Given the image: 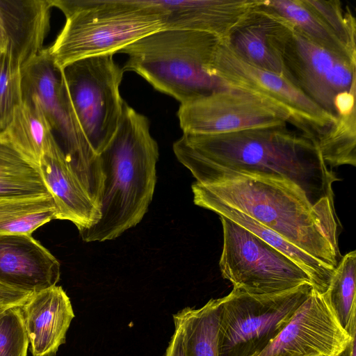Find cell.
I'll return each instance as SVG.
<instances>
[{
  "instance_id": "cell-1",
  "label": "cell",
  "mask_w": 356,
  "mask_h": 356,
  "mask_svg": "<svg viewBox=\"0 0 356 356\" xmlns=\"http://www.w3.org/2000/svg\"><path fill=\"white\" fill-rule=\"evenodd\" d=\"M196 181L193 202L234 209L270 229L292 245L335 269L341 255L334 205L314 204L293 182L275 177L232 171L191 157L177 158Z\"/></svg>"
},
{
  "instance_id": "cell-2",
  "label": "cell",
  "mask_w": 356,
  "mask_h": 356,
  "mask_svg": "<svg viewBox=\"0 0 356 356\" xmlns=\"http://www.w3.org/2000/svg\"><path fill=\"white\" fill-rule=\"evenodd\" d=\"M176 156L191 157L236 172L289 180L314 204H334L339 180L315 144L286 126L212 134H186L173 145Z\"/></svg>"
},
{
  "instance_id": "cell-3",
  "label": "cell",
  "mask_w": 356,
  "mask_h": 356,
  "mask_svg": "<svg viewBox=\"0 0 356 356\" xmlns=\"http://www.w3.org/2000/svg\"><path fill=\"white\" fill-rule=\"evenodd\" d=\"M99 158L104 177L100 218L79 232L86 242L114 239L146 213L154 195L159 159L148 119L124 102L116 131Z\"/></svg>"
},
{
  "instance_id": "cell-4",
  "label": "cell",
  "mask_w": 356,
  "mask_h": 356,
  "mask_svg": "<svg viewBox=\"0 0 356 356\" xmlns=\"http://www.w3.org/2000/svg\"><path fill=\"white\" fill-rule=\"evenodd\" d=\"M65 24L48 48L64 68L76 60L118 53L122 48L164 29L161 13L147 0H50Z\"/></svg>"
},
{
  "instance_id": "cell-5",
  "label": "cell",
  "mask_w": 356,
  "mask_h": 356,
  "mask_svg": "<svg viewBox=\"0 0 356 356\" xmlns=\"http://www.w3.org/2000/svg\"><path fill=\"white\" fill-rule=\"evenodd\" d=\"M220 41L213 35L184 29H162L119 51L128 55L122 67L145 79L181 104L227 87L207 66Z\"/></svg>"
},
{
  "instance_id": "cell-6",
  "label": "cell",
  "mask_w": 356,
  "mask_h": 356,
  "mask_svg": "<svg viewBox=\"0 0 356 356\" xmlns=\"http://www.w3.org/2000/svg\"><path fill=\"white\" fill-rule=\"evenodd\" d=\"M22 102L37 104L83 188L99 208L104 177L96 154L77 121L63 70L48 48L21 67Z\"/></svg>"
},
{
  "instance_id": "cell-7",
  "label": "cell",
  "mask_w": 356,
  "mask_h": 356,
  "mask_svg": "<svg viewBox=\"0 0 356 356\" xmlns=\"http://www.w3.org/2000/svg\"><path fill=\"white\" fill-rule=\"evenodd\" d=\"M62 70L77 121L99 155L114 136L121 118L124 101L120 86L124 72L113 54L84 58Z\"/></svg>"
},
{
  "instance_id": "cell-8",
  "label": "cell",
  "mask_w": 356,
  "mask_h": 356,
  "mask_svg": "<svg viewBox=\"0 0 356 356\" xmlns=\"http://www.w3.org/2000/svg\"><path fill=\"white\" fill-rule=\"evenodd\" d=\"M220 219L223 245L219 266L233 289L261 295L313 285L308 274L289 257L228 218Z\"/></svg>"
},
{
  "instance_id": "cell-9",
  "label": "cell",
  "mask_w": 356,
  "mask_h": 356,
  "mask_svg": "<svg viewBox=\"0 0 356 356\" xmlns=\"http://www.w3.org/2000/svg\"><path fill=\"white\" fill-rule=\"evenodd\" d=\"M272 13V12H271ZM274 44L290 80L321 108L337 117L334 99L356 86V63L312 42L272 13Z\"/></svg>"
},
{
  "instance_id": "cell-10",
  "label": "cell",
  "mask_w": 356,
  "mask_h": 356,
  "mask_svg": "<svg viewBox=\"0 0 356 356\" xmlns=\"http://www.w3.org/2000/svg\"><path fill=\"white\" fill-rule=\"evenodd\" d=\"M313 288L312 284H305L261 295L233 289L219 298L220 356H227L250 344L262 343L264 346L289 322Z\"/></svg>"
},
{
  "instance_id": "cell-11",
  "label": "cell",
  "mask_w": 356,
  "mask_h": 356,
  "mask_svg": "<svg viewBox=\"0 0 356 356\" xmlns=\"http://www.w3.org/2000/svg\"><path fill=\"white\" fill-rule=\"evenodd\" d=\"M208 72L225 85L259 94L284 110L300 134L315 142L337 119L282 75L253 66L240 58L227 42H219Z\"/></svg>"
},
{
  "instance_id": "cell-12",
  "label": "cell",
  "mask_w": 356,
  "mask_h": 356,
  "mask_svg": "<svg viewBox=\"0 0 356 356\" xmlns=\"http://www.w3.org/2000/svg\"><path fill=\"white\" fill-rule=\"evenodd\" d=\"M177 115L186 134H220L292 124L289 113L268 99L231 86L180 104Z\"/></svg>"
},
{
  "instance_id": "cell-13",
  "label": "cell",
  "mask_w": 356,
  "mask_h": 356,
  "mask_svg": "<svg viewBox=\"0 0 356 356\" xmlns=\"http://www.w3.org/2000/svg\"><path fill=\"white\" fill-rule=\"evenodd\" d=\"M352 336L339 324L325 293L313 288L289 322L245 356H338Z\"/></svg>"
},
{
  "instance_id": "cell-14",
  "label": "cell",
  "mask_w": 356,
  "mask_h": 356,
  "mask_svg": "<svg viewBox=\"0 0 356 356\" xmlns=\"http://www.w3.org/2000/svg\"><path fill=\"white\" fill-rule=\"evenodd\" d=\"M161 15L164 29L207 33L220 42L255 10L257 0H147Z\"/></svg>"
},
{
  "instance_id": "cell-15",
  "label": "cell",
  "mask_w": 356,
  "mask_h": 356,
  "mask_svg": "<svg viewBox=\"0 0 356 356\" xmlns=\"http://www.w3.org/2000/svg\"><path fill=\"white\" fill-rule=\"evenodd\" d=\"M60 264L31 236L0 234V283L33 293L56 285Z\"/></svg>"
},
{
  "instance_id": "cell-16",
  "label": "cell",
  "mask_w": 356,
  "mask_h": 356,
  "mask_svg": "<svg viewBox=\"0 0 356 356\" xmlns=\"http://www.w3.org/2000/svg\"><path fill=\"white\" fill-rule=\"evenodd\" d=\"M32 356H55L65 343L74 314L63 288L53 286L33 293L20 306Z\"/></svg>"
},
{
  "instance_id": "cell-17",
  "label": "cell",
  "mask_w": 356,
  "mask_h": 356,
  "mask_svg": "<svg viewBox=\"0 0 356 356\" xmlns=\"http://www.w3.org/2000/svg\"><path fill=\"white\" fill-rule=\"evenodd\" d=\"M57 209L56 219L73 222L79 231L96 224L100 212L71 168L55 137L38 165Z\"/></svg>"
},
{
  "instance_id": "cell-18",
  "label": "cell",
  "mask_w": 356,
  "mask_h": 356,
  "mask_svg": "<svg viewBox=\"0 0 356 356\" xmlns=\"http://www.w3.org/2000/svg\"><path fill=\"white\" fill-rule=\"evenodd\" d=\"M52 8L50 0H0V28L20 67L44 49Z\"/></svg>"
},
{
  "instance_id": "cell-19",
  "label": "cell",
  "mask_w": 356,
  "mask_h": 356,
  "mask_svg": "<svg viewBox=\"0 0 356 356\" xmlns=\"http://www.w3.org/2000/svg\"><path fill=\"white\" fill-rule=\"evenodd\" d=\"M273 14L259 4L255 10L231 35L227 42L245 62L285 76L281 57L275 49Z\"/></svg>"
},
{
  "instance_id": "cell-20",
  "label": "cell",
  "mask_w": 356,
  "mask_h": 356,
  "mask_svg": "<svg viewBox=\"0 0 356 356\" xmlns=\"http://www.w3.org/2000/svg\"><path fill=\"white\" fill-rule=\"evenodd\" d=\"M200 207L212 211L219 216L225 217L254 234L302 268L310 277L317 291L321 293L327 291L334 269L298 249L274 231L234 209L214 202L204 203Z\"/></svg>"
},
{
  "instance_id": "cell-21",
  "label": "cell",
  "mask_w": 356,
  "mask_h": 356,
  "mask_svg": "<svg viewBox=\"0 0 356 356\" xmlns=\"http://www.w3.org/2000/svg\"><path fill=\"white\" fill-rule=\"evenodd\" d=\"M220 315L218 298L211 299L200 309L187 307L173 316L186 356H220Z\"/></svg>"
},
{
  "instance_id": "cell-22",
  "label": "cell",
  "mask_w": 356,
  "mask_h": 356,
  "mask_svg": "<svg viewBox=\"0 0 356 356\" xmlns=\"http://www.w3.org/2000/svg\"><path fill=\"white\" fill-rule=\"evenodd\" d=\"M2 132L26 159L38 166L55 137L44 114L32 102H22L17 106Z\"/></svg>"
},
{
  "instance_id": "cell-23",
  "label": "cell",
  "mask_w": 356,
  "mask_h": 356,
  "mask_svg": "<svg viewBox=\"0 0 356 356\" xmlns=\"http://www.w3.org/2000/svg\"><path fill=\"white\" fill-rule=\"evenodd\" d=\"M51 195L39 167L26 159L0 131V200Z\"/></svg>"
},
{
  "instance_id": "cell-24",
  "label": "cell",
  "mask_w": 356,
  "mask_h": 356,
  "mask_svg": "<svg viewBox=\"0 0 356 356\" xmlns=\"http://www.w3.org/2000/svg\"><path fill=\"white\" fill-rule=\"evenodd\" d=\"M259 5L289 22L318 46L356 63L352 54L303 0H259Z\"/></svg>"
},
{
  "instance_id": "cell-25",
  "label": "cell",
  "mask_w": 356,
  "mask_h": 356,
  "mask_svg": "<svg viewBox=\"0 0 356 356\" xmlns=\"http://www.w3.org/2000/svg\"><path fill=\"white\" fill-rule=\"evenodd\" d=\"M56 217L51 195L0 200V234L31 236Z\"/></svg>"
},
{
  "instance_id": "cell-26",
  "label": "cell",
  "mask_w": 356,
  "mask_h": 356,
  "mask_svg": "<svg viewBox=\"0 0 356 356\" xmlns=\"http://www.w3.org/2000/svg\"><path fill=\"white\" fill-rule=\"evenodd\" d=\"M356 252L341 257L335 268L325 296L339 324L350 335L356 334Z\"/></svg>"
},
{
  "instance_id": "cell-27",
  "label": "cell",
  "mask_w": 356,
  "mask_h": 356,
  "mask_svg": "<svg viewBox=\"0 0 356 356\" xmlns=\"http://www.w3.org/2000/svg\"><path fill=\"white\" fill-rule=\"evenodd\" d=\"M355 110L337 115L336 120L315 140L322 159L330 167L356 165Z\"/></svg>"
},
{
  "instance_id": "cell-28",
  "label": "cell",
  "mask_w": 356,
  "mask_h": 356,
  "mask_svg": "<svg viewBox=\"0 0 356 356\" xmlns=\"http://www.w3.org/2000/svg\"><path fill=\"white\" fill-rule=\"evenodd\" d=\"M334 34L337 39L356 55V22L348 8L339 0H303Z\"/></svg>"
},
{
  "instance_id": "cell-29",
  "label": "cell",
  "mask_w": 356,
  "mask_h": 356,
  "mask_svg": "<svg viewBox=\"0 0 356 356\" xmlns=\"http://www.w3.org/2000/svg\"><path fill=\"white\" fill-rule=\"evenodd\" d=\"M22 103L21 67L7 47L0 56V131L5 129L15 108Z\"/></svg>"
},
{
  "instance_id": "cell-30",
  "label": "cell",
  "mask_w": 356,
  "mask_h": 356,
  "mask_svg": "<svg viewBox=\"0 0 356 356\" xmlns=\"http://www.w3.org/2000/svg\"><path fill=\"white\" fill-rule=\"evenodd\" d=\"M29 345L20 306L8 308L0 316V356H27Z\"/></svg>"
},
{
  "instance_id": "cell-31",
  "label": "cell",
  "mask_w": 356,
  "mask_h": 356,
  "mask_svg": "<svg viewBox=\"0 0 356 356\" xmlns=\"http://www.w3.org/2000/svg\"><path fill=\"white\" fill-rule=\"evenodd\" d=\"M31 294L0 283V305L8 307H19L26 301Z\"/></svg>"
},
{
  "instance_id": "cell-32",
  "label": "cell",
  "mask_w": 356,
  "mask_h": 356,
  "mask_svg": "<svg viewBox=\"0 0 356 356\" xmlns=\"http://www.w3.org/2000/svg\"><path fill=\"white\" fill-rule=\"evenodd\" d=\"M355 90L354 86L349 91L339 92L334 99V106L337 115H348L355 110Z\"/></svg>"
},
{
  "instance_id": "cell-33",
  "label": "cell",
  "mask_w": 356,
  "mask_h": 356,
  "mask_svg": "<svg viewBox=\"0 0 356 356\" xmlns=\"http://www.w3.org/2000/svg\"><path fill=\"white\" fill-rule=\"evenodd\" d=\"M165 356H186L184 351L182 337L178 330L175 329Z\"/></svg>"
},
{
  "instance_id": "cell-34",
  "label": "cell",
  "mask_w": 356,
  "mask_h": 356,
  "mask_svg": "<svg viewBox=\"0 0 356 356\" xmlns=\"http://www.w3.org/2000/svg\"><path fill=\"white\" fill-rule=\"evenodd\" d=\"M355 335L356 334L351 337L346 348L338 356H356Z\"/></svg>"
},
{
  "instance_id": "cell-35",
  "label": "cell",
  "mask_w": 356,
  "mask_h": 356,
  "mask_svg": "<svg viewBox=\"0 0 356 356\" xmlns=\"http://www.w3.org/2000/svg\"><path fill=\"white\" fill-rule=\"evenodd\" d=\"M8 47V40L7 38L0 28V56L3 54Z\"/></svg>"
},
{
  "instance_id": "cell-36",
  "label": "cell",
  "mask_w": 356,
  "mask_h": 356,
  "mask_svg": "<svg viewBox=\"0 0 356 356\" xmlns=\"http://www.w3.org/2000/svg\"><path fill=\"white\" fill-rule=\"evenodd\" d=\"M9 307H8V306L0 305V316Z\"/></svg>"
}]
</instances>
